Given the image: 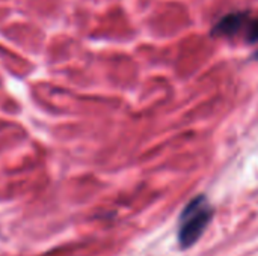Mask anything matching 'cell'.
Returning <instances> with one entry per match:
<instances>
[{
    "instance_id": "obj_3",
    "label": "cell",
    "mask_w": 258,
    "mask_h": 256,
    "mask_svg": "<svg viewBox=\"0 0 258 256\" xmlns=\"http://www.w3.org/2000/svg\"><path fill=\"white\" fill-rule=\"evenodd\" d=\"M243 35H245V41L248 44H257L258 42V17L257 18H252L248 15L245 24H243V29H242Z\"/></svg>"
},
{
    "instance_id": "obj_2",
    "label": "cell",
    "mask_w": 258,
    "mask_h": 256,
    "mask_svg": "<svg viewBox=\"0 0 258 256\" xmlns=\"http://www.w3.org/2000/svg\"><path fill=\"white\" fill-rule=\"evenodd\" d=\"M248 15H249L248 12H231L228 15H224L213 26L212 35L222 36V38H230V36L239 35L243 29V24H245Z\"/></svg>"
},
{
    "instance_id": "obj_4",
    "label": "cell",
    "mask_w": 258,
    "mask_h": 256,
    "mask_svg": "<svg viewBox=\"0 0 258 256\" xmlns=\"http://www.w3.org/2000/svg\"><path fill=\"white\" fill-rule=\"evenodd\" d=\"M257 59H258V53H257Z\"/></svg>"
},
{
    "instance_id": "obj_1",
    "label": "cell",
    "mask_w": 258,
    "mask_h": 256,
    "mask_svg": "<svg viewBox=\"0 0 258 256\" xmlns=\"http://www.w3.org/2000/svg\"><path fill=\"white\" fill-rule=\"evenodd\" d=\"M212 205L206 196L194 198L183 210L178 220V241L181 247L192 246L206 231L212 219Z\"/></svg>"
}]
</instances>
